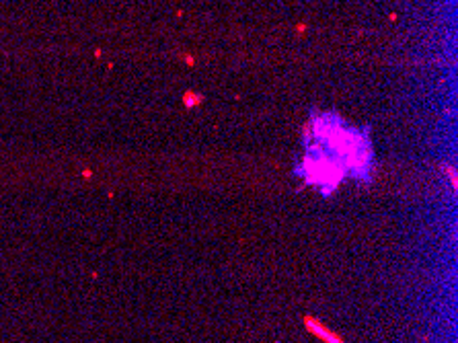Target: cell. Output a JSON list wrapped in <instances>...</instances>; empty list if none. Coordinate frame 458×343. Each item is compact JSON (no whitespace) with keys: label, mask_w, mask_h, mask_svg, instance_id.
Segmentation results:
<instances>
[{"label":"cell","mask_w":458,"mask_h":343,"mask_svg":"<svg viewBox=\"0 0 458 343\" xmlns=\"http://www.w3.org/2000/svg\"><path fill=\"white\" fill-rule=\"evenodd\" d=\"M307 327H309V331H313L315 335H319V337H321V339H325L327 343H341V341L337 339V335L329 333V331H327V329H325L319 320H315V318H311V316L307 318Z\"/></svg>","instance_id":"6da1fadb"}]
</instances>
